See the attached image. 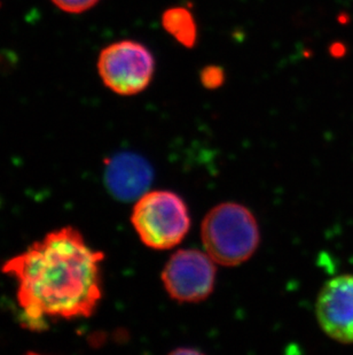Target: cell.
<instances>
[{
	"instance_id": "1",
	"label": "cell",
	"mask_w": 353,
	"mask_h": 355,
	"mask_svg": "<svg viewBox=\"0 0 353 355\" xmlns=\"http://www.w3.org/2000/svg\"><path fill=\"white\" fill-rule=\"evenodd\" d=\"M102 252L91 248L73 227L47 234L5 262L17 282V304L31 328L47 321L90 318L102 299Z\"/></svg>"
},
{
	"instance_id": "2",
	"label": "cell",
	"mask_w": 353,
	"mask_h": 355,
	"mask_svg": "<svg viewBox=\"0 0 353 355\" xmlns=\"http://www.w3.org/2000/svg\"><path fill=\"white\" fill-rule=\"evenodd\" d=\"M201 238L213 261L234 267L255 254L260 234L256 218L247 207L237 202H223L206 215Z\"/></svg>"
},
{
	"instance_id": "3",
	"label": "cell",
	"mask_w": 353,
	"mask_h": 355,
	"mask_svg": "<svg viewBox=\"0 0 353 355\" xmlns=\"http://www.w3.org/2000/svg\"><path fill=\"white\" fill-rule=\"evenodd\" d=\"M141 241L153 250H170L180 244L190 229L188 207L183 198L167 190L147 191L131 215Z\"/></svg>"
},
{
	"instance_id": "4",
	"label": "cell",
	"mask_w": 353,
	"mask_h": 355,
	"mask_svg": "<svg viewBox=\"0 0 353 355\" xmlns=\"http://www.w3.org/2000/svg\"><path fill=\"white\" fill-rule=\"evenodd\" d=\"M97 67L109 90L120 96H134L150 85L155 61L153 54L143 44L122 40L101 51Z\"/></svg>"
},
{
	"instance_id": "5",
	"label": "cell",
	"mask_w": 353,
	"mask_h": 355,
	"mask_svg": "<svg viewBox=\"0 0 353 355\" xmlns=\"http://www.w3.org/2000/svg\"><path fill=\"white\" fill-rule=\"evenodd\" d=\"M164 288L178 302H200L209 298L216 282V262L207 252L180 250L162 270Z\"/></svg>"
},
{
	"instance_id": "6",
	"label": "cell",
	"mask_w": 353,
	"mask_h": 355,
	"mask_svg": "<svg viewBox=\"0 0 353 355\" xmlns=\"http://www.w3.org/2000/svg\"><path fill=\"white\" fill-rule=\"evenodd\" d=\"M316 315L329 338L353 344V275H340L323 285L318 295Z\"/></svg>"
},
{
	"instance_id": "7",
	"label": "cell",
	"mask_w": 353,
	"mask_h": 355,
	"mask_svg": "<svg viewBox=\"0 0 353 355\" xmlns=\"http://www.w3.org/2000/svg\"><path fill=\"white\" fill-rule=\"evenodd\" d=\"M153 178L150 164L141 155H114L105 168V183L113 197L120 200H138L146 193Z\"/></svg>"
},
{
	"instance_id": "8",
	"label": "cell",
	"mask_w": 353,
	"mask_h": 355,
	"mask_svg": "<svg viewBox=\"0 0 353 355\" xmlns=\"http://www.w3.org/2000/svg\"><path fill=\"white\" fill-rule=\"evenodd\" d=\"M164 27L176 40L185 44L192 45L195 40V24L190 14L183 8H174L164 14Z\"/></svg>"
},
{
	"instance_id": "9",
	"label": "cell",
	"mask_w": 353,
	"mask_h": 355,
	"mask_svg": "<svg viewBox=\"0 0 353 355\" xmlns=\"http://www.w3.org/2000/svg\"><path fill=\"white\" fill-rule=\"evenodd\" d=\"M54 6L64 13L82 14L96 6L99 0H51Z\"/></svg>"
}]
</instances>
